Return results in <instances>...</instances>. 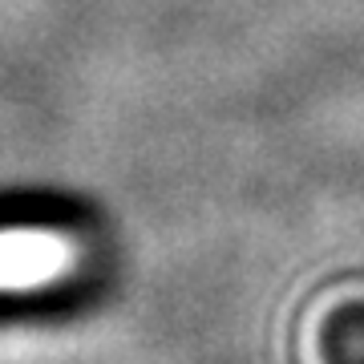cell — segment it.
Masks as SVG:
<instances>
[{
	"label": "cell",
	"mask_w": 364,
	"mask_h": 364,
	"mask_svg": "<svg viewBox=\"0 0 364 364\" xmlns=\"http://www.w3.org/2000/svg\"><path fill=\"white\" fill-rule=\"evenodd\" d=\"M81 251L53 227H4L0 231V291H41L77 272Z\"/></svg>",
	"instance_id": "obj_1"
}]
</instances>
